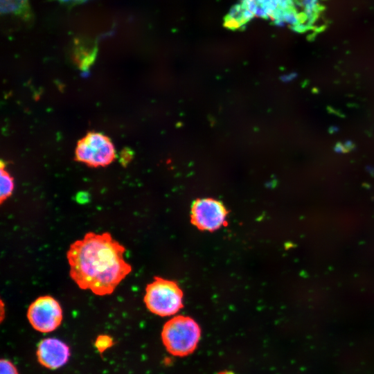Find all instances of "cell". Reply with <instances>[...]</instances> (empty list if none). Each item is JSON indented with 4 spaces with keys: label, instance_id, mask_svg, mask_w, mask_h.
I'll list each match as a JSON object with an SVG mask.
<instances>
[{
    "label": "cell",
    "instance_id": "obj_1",
    "mask_svg": "<svg viewBox=\"0 0 374 374\" xmlns=\"http://www.w3.org/2000/svg\"><path fill=\"white\" fill-rule=\"evenodd\" d=\"M125 252L109 233L89 232L67 251L70 276L82 290L98 296L111 294L132 271Z\"/></svg>",
    "mask_w": 374,
    "mask_h": 374
},
{
    "label": "cell",
    "instance_id": "obj_2",
    "mask_svg": "<svg viewBox=\"0 0 374 374\" xmlns=\"http://www.w3.org/2000/svg\"><path fill=\"white\" fill-rule=\"evenodd\" d=\"M201 329L191 317L178 315L168 320L161 331L162 342L167 351L177 357L187 356L196 349Z\"/></svg>",
    "mask_w": 374,
    "mask_h": 374
},
{
    "label": "cell",
    "instance_id": "obj_3",
    "mask_svg": "<svg viewBox=\"0 0 374 374\" xmlns=\"http://www.w3.org/2000/svg\"><path fill=\"white\" fill-rule=\"evenodd\" d=\"M144 303L153 314L171 316L183 308V292L175 282L155 277L146 287Z\"/></svg>",
    "mask_w": 374,
    "mask_h": 374
},
{
    "label": "cell",
    "instance_id": "obj_4",
    "mask_svg": "<svg viewBox=\"0 0 374 374\" xmlns=\"http://www.w3.org/2000/svg\"><path fill=\"white\" fill-rule=\"evenodd\" d=\"M116 158L110 139L99 132H90L78 141L75 159L91 167L106 166Z\"/></svg>",
    "mask_w": 374,
    "mask_h": 374
},
{
    "label": "cell",
    "instance_id": "obj_5",
    "mask_svg": "<svg viewBox=\"0 0 374 374\" xmlns=\"http://www.w3.org/2000/svg\"><path fill=\"white\" fill-rule=\"evenodd\" d=\"M28 319L34 329L41 332L55 330L62 321V310L51 296H42L28 307Z\"/></svg>",
    "mask_w": 374,
    "mask_h": 374
},
{
    "label": "cell",
    "instance_id": "obj_6",
    "mask_svg": "<svg viewBox=\"0 0 374 374\" xmlns=\"http://www.w3.org/2000/svg\"><path fill=\"white\" fill-rule=\"evenodd\" d=\"M226 215L222 203L211 198L198 199L191 207V222L200 230L211 231L219 229Z\"/></svg>",
    "mask_w": 374,
    "mask_h": 374
},
{
    "label": "cell",
    "instance_id": "obj_7",
    "mask_svg": "<svg viewBox=\"0 0 374 374\" xmlns=\"http://www.w3.org/2000/svg\"><path fill=\"white\" fill-rule=\"evenodd\" d=\"M37 356L39 362L44 366L56 369L65 364L70 356L68 346L63 341L54 338L42 340L37 347Z\"/></svg>",
    "mask_w": 374,
    "mask_h": 374
},
{
    "label": "cell",
    "instance_id": "obj_8",
    "mask_svg": "<svg viewBox=\"0 0 374 374\" xmlns=\"http://www.w3.org/2000/svg\"><path fill=\"white\" fill-rule=\"evenodd\" d=\"M1 12L28 17L30 9L28 0H0Z\"/></svg>",
    "mask_w": 374,
    "mask_h": 374
},
{
    "label": "cell",
    "instance_id": "obj_9",
    "mask_svg": "<svg viewBox=\"0 0 374 374\" xmlns=\"http://www.w3.org/2000/svg\"><path fill=\"white\" fill-rule=\"evenodd\" d=\"M6 165L1 161V188L0 199L1 203L6 200L11 196L14 189L13 178L9 172L5 170Z\"/></svg>",
    "mask_w": 374,
    "mask_h": 374
},
{
    "label": "cell",
    "instance_id": "obj_10",
    "mask_svg": "<svg viewBox=\"0 0 374 374\" xmlns=\"http://www.w3.org/2000/svg\"><path fill=\"white\" fill-rule=\"evenodd\" d=\"M301 4L304 9V13L308 20H311L316 12L318 1L317 0H301Z\"/></svg>",
    "mask_w": 374,
    "mask_h": 374
},
{
    "label": "cell",
    "instance_id": "obj_11",
    "mask_svg": "<svg viewBox=\"0 0 374 374\" xmlns=\"http://www.w3.org/2000/svg\"><path fill=\"white\" fill-rule=\"evenodd\" d=\"M1 374H18L15 366L8 360L2 359L0 362Z\"/></svg>",
    "mask_w": 374,
    "mask_h": 374
},
{
    "label": "cell",
    "instance_id": "obj_12",
    "mask_svg": "<svg viewBox=\"0 0 374 374\" xmlns=\"http://www.w3.org/2000/svg\"><path fill=\"white\" fill-rule=\"evenodd\" d=\"M112 340L107 336L98 337L96 345L99 350H103L107 348L111 345Z\"/></svg>",
    "mask_w": 374,
    "mask_h": 374
},
{
    "label": "cell",
    "instance_id": "obj_13",
    "mask_svg": "<svg viewBox=\"0 0 374 374\" xmlns=\"http://www.w3.org/2000/svg\"><path fill=\"white\" fill-rule=\"evenodd\" d=\"M133 157V152L128 148L121 152V161L123 164L128 163Z\"/></svg>",
    "mask_w": 374,
    "mask_h": 374
},
{
    "label": "cell",
    "instance_id": "obj_14",
    "mask_svg": "<svg viewBox=\"0 0 374 374\" xmlns=\"http://www.w3.org/2000/svg\"><path fill=\"white\" fill-rule=\"evenodd\" d=\"M242 8H243V10L242 12V19L243 23H244L245 21H247L250 20L251 19H252L254 16V14L251 11L248 10L247 8H244V7Z\"/></svg>",
    "mask_w": 374,
    "mask_h": 374
},
{
    "label": "cell",
    "instance_id": "obj_15",
    "mask_svg": "<svg viewBox=\"0 0 374 374\" xmlns=\"http://www.w3.org/2000/svg\"><path fill=\"white\" fill-rule=\"evenodd\" d=\"M62 1H84V0H60Z\"/></svg>",
    "mask_w": 374,
    "mask_h": 374
}]
</instances>
